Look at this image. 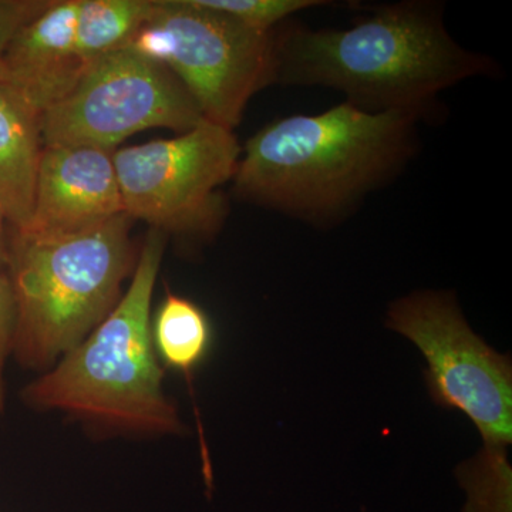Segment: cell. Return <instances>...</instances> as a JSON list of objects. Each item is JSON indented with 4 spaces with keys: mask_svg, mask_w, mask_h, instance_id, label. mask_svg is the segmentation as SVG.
I'll list each match as a JSON object with an SVG mask.
<instances>
[{
    "mask_svg": "<svg viewBox=\"0 0 512 512\" xmlns=\"http://www.w3.org/2000/svg\"><path fill=\"white\" fill-rule=\"evenodd\" d=\"M43 148L42 114L0 82V211L16 232L26 231L32 220Z\"/></svg>",
    "mask_w": 512,
    "mask_h": 512,
    "instance_id": "11",
    "label": "cell"
},
{
    "mask_svg": "<svg viewBox=\"0 0 512 512\" xmlns=\"http://www.w3.org/2000/svg\"><path fill=\"white\" fill-rule=\"evenodd\" d=\"M80 0H50L23 23L3 55V82L45 113L64 99L86 72L76 49Z\"/></svg>",
    "mask_w": 512,
    "mask_h": 512,
    "instance_id": "10",
    "label": "cell"
},
{
    "mask_svg": "<svg viewBox=\"0 0 512 512\" xmlns=\"http://www.w3.org/2000/svg\"><path fill=\"white\" fill-rule=\"evenodd\" d=\"M387 326L412 340L426 357L427 389L434 402L466 414L483 437L481 476L467 483L474 510H510V359L473 332L450 293L414 292L399 299L390 306Z\"/></svg>",
    "mask_w": 512,
    "mask_h": 512,
    "instance_id": "5",
    "label": "cell"
},
{
    "mask_svg": "<svg viewBox=\"0 0 512 512\" xmlns=\"http://www.w3.org/2000/svg\"><path fill=\"white\" fill-rule=\"evenodd\" d=\"M234 130L204 120L168 140L114 151L124 214L160 231L210 234L220 224L218 188L237 173Z\"/></svg>",
    "mask_w": 512,
    "mask_h": 512,
    "instance_id": "8",
    "label": "cell"
},
{
    "mask_svg": "<svg viewBox=\"0 0 512 512\" xmlns=\"http://www.w3.org/2000/svg\"><path fill=\"white\" fill-rule=\"evenodd\" d=\"M164 249V232L151 229L126 293L86 339L23 389L26 406L117 433H183L151 336V301Z\"/></svg>",
    "mask_w": 512,
    "mask_h": 512,
    "instance_id": "3",
    "label": "cell"
},
{
    "mask_svg": "<svg viewBox=\"0 0 512 512\" xmlns=\"http://www.w3.org/2000/svg\"><path fill=\"white\" fill-rule=\"evenodd\" d=\"M154 10V0H80L76 49L84 69L126 47Z\"/></svg>",
    "mask_w": 512,
    "mask_h": 512,
    "instance_id": "13",
    "label": "cell"
},
{
    "mask_svg": "<svg viewBox=\"0 0 512 512\" xmlns=\"http://www.w3.org/2000/svg\"><path fill=\"white\" fill-rule=\"evenodd\" d=\"M16 329V299L9 276L0 272V414L6 409L5 369L12 355Z\"/></svg>",
    "mask_w": 512,
    "mask_h": 512,
    "instance_id": "15",
    "label": "cell"
},
{
    "mask_svg": "<svg viewBox=\"0 0 512 512\" xmlns=\"http://www.w3.org/2000/svg\"><path fill=\"white\" fill-rule=\"evenodd\" d=\"M151 336L158 360L183 373L190 384L214 343V329L207 313L197 303L171 292L151 319Z\"/></svg>",
    "mask_w": 512,
    "mask_h": 512,
    "instance_id": "12",
    "label": "cell"
},
{
    "mask_svg": "<svg viewBox=\"0 0 512 512\" xmlns=\"http://www.w3.org/2000/svg\"><path fill=\"white\" fill-rule=\"evenodd\" d=\"M5 217L0 211V266H8L10 239L6 235Z\"/></svg>",
    "mask_w": 512,
    "mask_h": 512,
    "instance_id": "17",
    "label": "cell"
},
{
    "mask_svg": "<svg viewBox=\"0 0 512 512\" xmlns=\"http://www.w3.org/2000/svg\"><path fill=\"white\" fill-rule=\"evenodd\" d=\"M127 46L167 67L202 117L229 130L251 97L272 84L274 30L248 28L200 0H154L153 13Z\"/></svg>",
    "mask_w": 512,
    "mask_h": 512,
    "instance_id": "6",
    "label": "cell"
},
{
    "mask_svg": "<svg viewBox=\"0 0 512 512\" xmlns=\"http://www.w3.org/2000/svg\"><path fill=\"white\" fill-rule=\"evenodd\" d=\"M50 0H0V82H3V55L16 30L49 5Z\"/></svg>",
    "mask_w": 512,
    "mask_h": 512,
    "instance_id": "16",
    "label": "cell"
},
{
    "mask_svg": "<svg viewBox=\"0 0 512 512\" xmlns=\"http://www.w3.org/2000/svg\"><path fill=\"white\" fill-rule=\"evenodd\" d=\"M202 5L225 13L248 28L269 33L289 16L302 10L329 5L323 0H200Z\"/></svg>",
    "mask_w": 512,
    "mask_h": 512,
    "instance_id": "14",
    "label": "cell"
},
{
    "mask_svg": "<svg viewBox=\"0 0 512 512\" xmlns=\"http://www.w3.org/2000/svg\"><path fill=\"white\" fill-rule=\"evenodd\" d=\"M114 151L45 146L28 229L16 234H72L124 214Z\"/></svg>",
    "mask_w": 512,
    "mask_h": 512,
    "instance_id": "9",
    "label": "cell"
},
{
    "mask_svg": "<svg viewBox=\"0 0 512 512\" xmlns=\"http://www.w3.org/2000/svg\"><path fill=\"white\" fill-rule=\"evenodd\" d=\"M494 73L493 60L458 45L443 8L429 2L377 6L352 28L274 30L272 84L329 87L369 113L427 119L441 92Z\"/></svg>",
    "mask_w": 512,
    "mask_h": 512,
    "instance_id": "1",
    "label": "cell"
},
{
    "mask_svg": "<svg viewBox=\"0 0 512 512\" xmlns=\"http://www.w3.org/2000/svg\"><path fill=\"white\" fill-rule=\"evenodd\" d=\"M126 214L72 234H16L8 268L16 299L12 355L50 369L106 318L137 258Z\"/></svg>",
    "mask_w": 512,
    "mask_h": 512,
    "instance_id": "4",
    "label": "cell"
},
{
    "mask_svg": "<svg viewBox=\"0 0 512 512\" xmlns=\"http://www.w3.org/2000/svg\"><path fill=\"white\" fill-rule=\"evenodd\" d=\"M191 94L163 64L126 46L101 57L42 116L45 146L116 151L147 128L191 130L204 121Z\"/></svg>",
    "mask_w": 512,
    "mask_h": 512,
    "instance_id": "7",
    "label": "cell"
},
{
    "mask_svg": "<svg viewBox=\"0 0 512 512\" xmlns=\"http://www.w3.org/2000/svg\"><path fill=\"white\" fill-rule=\"evenodd\" d=\"M420 120L348 101L276 120L249 138L232 178L235 192L311 224L335 222L409 163Z\"/></svg>",
    "mask_w": 512,
    "mask_h": 512,
    "instance_id": "2",
    "label": "cell"
}]
</instances>
